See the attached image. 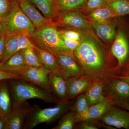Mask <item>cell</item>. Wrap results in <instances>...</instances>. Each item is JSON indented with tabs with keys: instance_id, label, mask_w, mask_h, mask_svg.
<instances>
[{
	"instance_id": "obj_43",
	"label": "cell",
	"mask_w": 129,
	"mask_h": 129,
	"mask_svg": "<svg viewBox=\"0 0 129 129\" xmlns=\"http://www.w3.org/2000/svg\"><path fill=\"white\" fill-rule=\"evenodd\" d=\"M2 28V27L1 24L0 23V34H1V32Z\"/></svg>"
},
{
	"instance_id": "obj_21",
	"label": "cell",
	"mask_w": 129,
	"mask_h": 129,
	"mask_svg": "<svg viewBox=\"0 0 129 129\" xmlns=\"http://www.w3.org/2000/svg\"><path fill=\"white\" fill-rule=\"evenodd\" d=\"M26 65L22 50H21L14 53L5 62L0 64V70L12 73Z\"/></svg>"
},
{
	"instance_id": "obj_3",
	"label": "cell",
	"mask_w": 129,
	"mask_h": 129,
	"mask_svg": "<svg viewBox=\"0 0 129 129\" xmlns=\"http://www.w3.org/2000/svg\"><path fill=\"white\" fill-rule=\"evenodd\" d=\"M28 37L35 46L51 53L66 54L74 57L73 53L64 45L54 23L36 29Z\"/></svg>"
},
{
	"instance_id": "obj_18",
	"label": "cell",
	"mask_w": 129,
	"mask_h": 129,
	"mask_svg": "<svg viewBox=\"0 0 129 129\" xmlns=\"http://www.w3.org/2000/svg\"><path fill=\"white\" fill-rule=\"evenodd\" d=\"M39 60L47 69L51 72H59V67L56 57L50 52L35 46L33 47Z\"/></svg>"
},
{
	"instance_id": "obj_2",
	"label": "cell",
	"mask_w": 129,
	"mask_h": 129,
	"mask_svg": "<svg viewBox=\"0 0 129 129\" xmlns=\"http://www.w3.org/2000/svg\"><path fill=\"white\" fill-rule=\"evenodd\" d=\"M10 86L12 107L31 99H40L56 104L61 102L53 93L23 80L11 79Z\"/></svg>"
},
{
	"instance_id": "obj_42",
	"label": "cell",
	"mask_w": 129,
	"mask_h": 129,
	"mask_svg": "<svg viewBox=\"0 0 129 129\" xmlns=\"http://www.w3.org/2000/svg\"><path fill=\"white\" fill-rule=\"evenodd\" d=\"M16 1L19 3L23 1H27V0H16Z\"/></svg>"
},
{
	"instance_id": "obj_14",
	"label": "cell",
	"mask_w": 129,
	"mask_h": 129,
	"mask_svg": "<svg viewBox=\"0 0 129 129\" xmlns=\"http://www.w3.org/2000/svg\"><path fill=\"white\" fill-rule=\"evenodd\" d=\"M19 5L22 11L36 29L54 23L52 19L45 17L41 14L30 0L21 2Z\"/></svg>"
},
{
	"instance_id": "obj_5",
	"label": "cell",
	"mask_w": 129,
	"mask_h": 129,
	"mask_svg": "<svg viewBox=\"0 0 129 129\" xmlns=\"http://www.w3.org/2000/svg\"><path fill=\"white\" fill-rule=\"evenodd\" d=\"M73 102L70 100L61 102L53 107L41 108L34 105L28 114L23 129H33L44 123H51L61 117L72 108Z\"/></svg>"
},
{
	"instance_id": "obj_7",
	"label": "cell",
	"mask_w": 129,
	"mask_h": 129,
	"mask_svg": "<svg viewBox=\"0 0 129 129\" xmlns=\"http://www.w3.org/2000/svg\"><path fill=\"white\" fill-rule=\"evenodd\" d=\"M51 72L46 68H35L26 65L12 73L18 75L23 80L32 83L53 93L48 79Z\"/></svg>"
},
{
	"instance_id": "obj_31",
	"label": "cell",
	"mask_w": 129,
	"mask_h": 129,
	"mask_svg": "<svg viewBox=\"0 0 129 129\" xmlns=\"http://www.w3.org/2000/svg\"><path fill=\"white\" fill-rule=\"evenodd\" d=\"M13 0H0V17L3 19L10 13Z\"/></svg>"
},
{
	"instance_id": "obj_36",
	"label": "cell",
	"mask_w": 129,
	"mask_h": 129,
	"mask_svg": "<svg viewBox=\"0 0 129 129\" xmlns=\"http://www.w3.org/2000/svg\"><path fill=\"white\" fill-rule=\"evenodd\" d=\"M9 79L22 80V79L17 74L5 72L0 70V81Z\"/></svg>"
},
{
	"instance_id": "obj_32",
	"label": "cell",
	"mask_w": 129,
	"mask_h": 129,
	"mask_svg": "<svg viewBox=\"0 0 129 129\" xmlns=\"http://www.w3.org/2000/svg\"><path fill=\"white\" fill-rule=\"evenodd\" d=\"M16 37L18 45V51L23 50L29 47H33L34 46V45L30 40L28 36L25 35H20Z\"/></svg>"
},
{
	"instance_id": "obj_22",
	"label": "cell",
	"mask_w": 129,
	"mask_h": 129,
	"mask_svg": "<svg viewBox=\"0 0 129 129\" xmlns=\"http://www.w3.org/2000/svg\"><path fill=\"white\" fill-rule=\"evenodd\" d=\"M112 106L110 102L103 98L100 101L90 106L86 119L99 120Z\"/></svg>"
},
{
	"instance_id": "obj_28",
	"label": "cell",
	"mask_w": 129,
	"mask_h": 129,
	"mask_svg": "<svg viewBox=\"0 0 129 129\" xmlns=\"http://www.w3.org/2000/svg\"><path fill=\"white\" fill-rule=\"evenodd\" d=\"M22 50L24 61L27 66L35 68H46L39 60L33 47H29Z\"/></svg>"
},
{
	"instance_id": "obj_15",
	"label": "cell",
	"mask_w": 129,
	"mask_h": 129,
	"mask_svg": "<svg viewBox=\"0 0 129 129\" xmlns=\"http://www.w3.org/2000/svg\"><path fill=\"white\" fill-rule=\"evenodd\" d=\"M49 83L53 94L61 102L69 101L67 96V79L60 72H51L48 76Z\"/></svg>"
},
{
	"instance_id": "obj_9",
	"label": "cell",
	"mask_w": 129,
	"mask_h": 129,
	"mask_svg": "<svg viewBox=\"0 0 129 129\" xmlns=\"http://www.w3.org/2000/svg\"><path fill=\"white\" fill-rule=\"evenodd\" d=\"M53 21L56 26L64 27L67 29H86L89 27V23L84 16L75 9L60 12Z\"/></svg>"
},
{
	"instance_id": "obj_17",
	"label": "cell",
	"mask_w": 129,
	"mask_h": 129,
	"mask_svg": "<svg viewBox=\"0 0 129 129\" xmlns=\"http://www.w3.org/2000/svg\"><path fill=\"white\" fill-rule=\"evenodd\" d=\"M104 78L94 79L85 93L90 106L104 98Z\"/></svg>"
},
{
	"instance_id": "obj_29",
	"label": "cell",
	"mask_w": 129,
	"mask_h": 129,
	"mask_svg": "<svg viewBox=\"0 0 129 129\" xmlns=\"http://www.w3.org/2000/svg\"><path fill=\"white\" fill-rule=\"evenodd\" d=\"M88 0H56L57 5L60 12L74 10L83 7Z\"/></svg>"
},
{
	"instance_id": "obj_46",
	"label": "cell",
	"mask_w": 129,
	"mask_h": 129,
	"mask_svg": "<svg viewBox=\"0 0 129 129\" xmlns=\"http://www.w3.org/2000/svg\"><path fill=\"white\" fill-rule=\"evenodd\" d=\"M2 36V35L0 34V39H1V37Z\"/></svg>"
},
{
	"instance_id": "obj_34",
	"label": "cell",
	"mask_w": 129,
	"mask_h": 129,
	"mask_svg": "<svg viewBox=\"0 0 129 129\" xmlns=\"http://www.w3.org/2000/svg\"><path fill=\"white\" fill-rule=\"evenodd\" d=\"M107 0H88L84 6L88 10L104 7L106 5Z\"/></svg>"
},
{
	"instance_id": "obj_26",
	"label": "cell",
	"mask_w": 129,
	"mask_h": 129,
	"mask_svg": "<svg viewBox=\"0 0 129 129\" xmlns=\"http://www.w3.org/2000/svg\"><path fill=\"white\" fill-rule=\"evenodd\" d=\"M106 6L115 15L129 14V0H107Z\"/></svg>"
},
{
	"instance_id": "obj_10",
	"label": "cell",
	"mask_w": 129,
	"mask_h": 129,
	"mask_svg": "<svg viewBox=\"0 0 129 129\" xmlns=\"http://www.w3.org/2000/svg\"><path fill=\"white\" fill-rule=\"evenodd\" d=\"M99 120L114 128L129 129V111L117 106H112Z\"/></svg>"
},
{
	"instance_id": "obj_38",
	"label": "cell",
	"mask_w": 129,
	"mask_h": 129,
	"mask_svg": "<svg viewBox=\"0 0 129 129\" xmlns=\"http://www.w3.org/2000/svg\"><path fill=\"white\" fill-rule=\"evenodd\" d=\"M122 76H129V65L122 70L120 75Z\"/></svg>"
},
{
	"instance_id": "obj_23",
	"label": "cell",
	"mask_w": 129,
	"mask_h": 129,
	"mask_svg": "<svg viewBox=\"0 0 129 129\" xmlns=\"http://www.w3.org/2000/svg\"><path fill=\"white\" fill-rule=\"evenodd\" d=\"M82 119L72 108L61 117L58 124L52 129H73Z\"/></svg>"
},
{
	"instance_id": "obj_35",
	"label": "cell",
	"mask_w": 129,
	"mask_h": 129,
	"mask_svg": "<svg viewBox=\"0 0 129 129\" xmlns=\"http://www.w3.org/2000/svg\"><path fill=\"white\" fill-rule=\"evenodd\" d=\"M59 35L63 41L64 42L65 45L71 51L74 53V51L79 45L80 40H74L69 39L63 37L60 34Z\"/></svg>"
},
{
	"instance_id": "obj_39",
	"label": "cell",
	"mask_w": 129,
	"mask_h": 129,
	"mask_svg": "<svg viewBox=\"0 0 129 129\" xmlns=\"http://www.w3.org/2000/svg\"><path fill=\"white\" fill-rule=\"evenodd\" d=\"M114 76H115V77H117L118 78H119L124 80L125 81L127 82V83H128L129 84V76H120V75H113Z\"/></svg>"
},
{
	"instance_id": "obj_30",
	"label": "cell",
	"mask_w": 129,
	"mask_h": 129,
	"mask_svg": "<svg viewBox=\"0 0 129 129\" xmlns=\"http://www.w3.org/2000/svg\"><path fill=\"white\" fill-rule=\"evenodd\" d=\"M75 125L76 129H98L101 128L107 129H114L113 127L104 124L99 120L86 119L77 123Z\"/></svg>"
},
{
	"instance_id": "obj_40",
	"label": "cell",
	"mask_w": 129,
	"mask_h": 129,
	"mask_svg": "<svg viewBox=\"0 0 129 129\" xmlns=\"http://www.w3.org/2000/svg\"><path fill=\"white\" fill-rule=\"evenodd\" d=\"M5 123L0 116V129H5Z\"/></svg>"
},
{
	"instance_id": "obj_44",
	"label": "cell",
	"mask_w": 129,
	"mask_h": 129,
	"mask_svg": "<svg viewBox=\"0 0 129 129\" xmlns=\"http://www.w3.org/2000/svg\"><path fill=\"white\" fill-rule=\"evenodd\" d=\"M2 19L1 18V17H0V23H1L2 21Z\"/></svg>"
},
{
	"instance_id": "obj_27",
	"label": "cell",
	"mask_w": 129,
	"mask_h": 129,
	"mask_svg": "<svg viewBox=\"0 0 129 129\" xmlns=\"http://www.w3.org/2000/svg\"><path fill=\"white\" fill-rule=\"evenodd\" d=\"M18 45L16 36L6 37L5 51L0 64L5 62L18 51Z\"/></svg>"
},
{
	"instance_id": "obj_11",
	"label": "cell",
	"mask_w": 129,
	"mask_h": 129,
	"mask_svg": "<svg viewBox=\"0 0 129 129\" xmlns=\"http://www.w3.org/2000/svg\"><path fill=\"white\" fill-rule=\"evenodd\" d=\"M51 53L55 56L57 61L59 72L66 79L78 77L85 75L80 65L74 57L66 54Z\"/></svg>"
},
{
	"instance_id": "obj_6",
	"label": "cell",
	"mask_w": 129,
	"mask_h": 129,
	"mask_svg": "<svg viewBox=\"0 0 129 129\" xmlns=\"http://www.w3.org/2000/svg\"><path fill=\"white\" fill-rule=\"evenodd\" d=\"M103 98L119 107L129 103V84L114 75L105 77Z\"/></svg>"
},
{
	"instance_id": "obj_45",
	"label": "cell",
	"mask_w": 129,
	"mask_h": 129,
	"mask_svg": "<svg viewBox=\"0 0 129 129\" xmlns=\"http://www.w3.org/2000/svg\"><path fill=\"white\" fill-rule=\"evenodd\" d=\"M3 81V80L1 81H0V85H1V84L2 83Z\"/></svg>"
},
{
	"instance_id": "obj_41",
	"label": "cell",
	"mask_w": 129,
	"mask_h": 129,
	"mask_svg": "<svg viewBox=\"0 0 129 129\" xmlns=\"http://www.w3.org/2000/svg\"><path fill=\"white\" fill-rule=\"evenodd\" d=\"M119 107L123 109H125V110H127V111H129V103L122 105V106H120Z\"/></svg>"
},
{
	"instance_id": "obj_25",
	"label": "cell",
	"mask_w": 129,
	"mask_h": 129,
	"mask_svg": "<svg viewBox=\"0 0 129 129\" xmlns=\"http://www.w3.org/2000/svg\"><path fill=\"white\" fill-rule=\"evenodd\" d=\"M89 108V105L84 92L77 97L76 102L72 107V109L83 120L87 119Z\"/></svg>"
},
{
	"instance_id": "obj_4",
	"label": "cell",
	"mask_w": 129,
	"mask_h": 129,
	"mask_svg": "<svg viewBox=\"0 0 129 129\" xmlns=\"http://www.w3.org/2000/svg\"><path fill=\"white\" fill-rule=\"evenodd\" d=\"M1 24L2 28L0 34L6 37L20 35L29 36L36 29L16 0H13L11 11L2 19Z\"/></svg>"
},
{
	"instance_id": "obj_12",
	"label": "cell",
	"mask_w": 129,
	"mask_h": 129,
	"mask_svg": "<svg viewBox=\"0 0 129 129\" xmlns=\"http://www.w3.org/2000/svg\"><path fill=\"white\" fill-rule=\"evenodd\" d=\"M31 108L27 101L12 107L11 113L5 122V129H23Z\"/></svg>"
},
{
	"instance_id": "obj_24",
	"label": "cell",
	"mask_w": 129,
	"mask_h": 129,
	"mask_svg": "<svg viewBox=\"0 0 129 129\" xmlns=\"http://www.w3.org/2000/svg\"><path fill=\"white\" fill-rule=\"evenodd\" d=\"M89 18L91 21L97 23L108 22L111 18L115 16L112 10L107 6L91 11Z\"/></svg>"
},
{
	"instance_id": "obj_8",
	"label": "cell",
	"mask_w": 129,
	"mask_h": 129,
	"mask_svg": "<svg viewBox=\"0 0 129 129\" xmlns=\"http://www.w3.org/2000/svg\"><path fill=\"white\" fill-rule=\"evenodd\" d=\"M111 51L117 61L118 69L120 74L121 71L128 66L129 60V43L122 30H119L116 33Z\"/></svg>"
},
{
	"instance_id": "obj_20",
	"label": "cell",
	"mask_w": 129,
	"mask_h": 129,
	"mask_svg": "<svg viewBox=\"0 0 129 129\" xmlns=\"http://www.w3.org/2000/svg\"><path fill=\"white\" fill-rule=\"evenodd\" d=\"M89 24L94 29L98 37L103 40L110 42L115 39L116 35L115 28L109 22L99 23L91 21Z\"/></svg>"
},
{
	"instance_id": "obj_19",
	"label": "cell",
	"mask_w": 129,
	"mask_h": 129,
	"mask_svg": "<svg viewBox=\"0 0 129 129\" xmlns=\"http://www.w3.org/2000/svg\"><path fill=\"white\" fill-rule=\"evenodd\" d=\"M40 9L45 17L53 19L60 14L56 0H30Z\"/></svg>"
},
{
	"instance_id": "obj_16",
	"label": "cell",
	"mask_w": 129,
	"mask_h": 129,
	"mask_svg": "<svg viewBox=\"0 0 129 129\" xmlns=\"http://www.w3.org/2000/svg\"><path fill=\"white\" fill-rule=\"evenodd\" d=\"M12 109V104L6 80H3L0 85V116L5 123Z\"/></svg>"
},
{
	"instance_id": "obj_33",
	"label": "cell",
	"mask_w": 129,
	"mask_h": 129,
	"mask_svg": "<svg viewBox=\"0 0 129 129\" xmlns=\"http://www.w3.org/2000/svg\"><path fill=\"white\" fill-rule=\"evenodd\" d=\"M58 30L60 35L69 39L80 41L82 37V35L79 32L73 29H65L64 30Z\"/></svg>"
},
{
	"instance_id": "obj_37",
	"label": "cell",
	"mask_w": 129,
	"mask_h": 129,
	"mask_svg": "<svg viewBox=\"0 0 129 129\" xmlns=\"http://www.w3.org/2000/svg\"><path fill=\"white\" fill-rule=\"evenodd\" d=\"M6 37L2 36L0 39V62L2 60L5 51Z\"/></svg>"
},
{
	"instance_id": "obj_1",
	"label": "cell",
	"mask_w": 129,
	"mask_h": 129,
	"mask_svg": "<svg viewBox=\"0 0 129 129\" xmlns=\"http://www.w3.org/2000/svg\"><path fill=\"white\" fill-rule=\"evenodd\" d=\"M74 55L84 74L93 79L120 74L117 66L113 61L111 51L89 36L82 35Z\"/></svg>"
},
{
	"instance_id": "obj_13",
	"label": "cell",
	"mask_w": 129,
	"mask_h": 129,
	"mask_svg": "<svg viewBox=\"0 0 129 129\" xmlns=\"http://www.w3.org/2000/svg\"><path fill=\"white\" fill-rule=\"evenodd\" d=\"M94 79L86 75L67 79V96L69 100L85 92Z\"/></svg>"
}]
</instances>
